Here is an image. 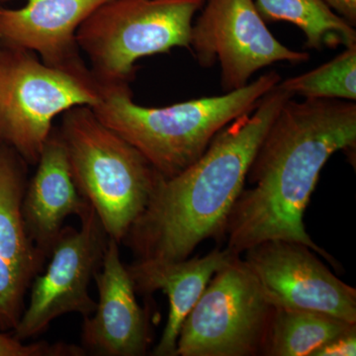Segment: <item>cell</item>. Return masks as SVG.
Listing matches in <instances>:
<instances>
[{"mask_svg":"<svg viewBox=\"0 0 356 356\" xmlns=\"http://www.w3.org/2000/svg\"><path fill=\"white\" fill-rule=\"evenodd\" d=\"M356 147V104L290 98L278 112L250 163L227 222L228 248L240 255L266 241L303 243L332 261L308 235L304 213L332 154Z\"/></svg>","mask_w":356,"mask_h":356,"instance_id":"6da1fadb","label":"cell"},{"mask_svg":"<svg viewBox=\"0 0 356 356\" xmlns=\"http://www.w3.org/2000/svg\"><path fill=\"white\" fill-rule=\"evenodd\" d=\"M293 97L277 84L252 111L222 128L197 161L175 177L161 175L123 241L137 259L182 261L203 241L225 233L262 139Z\"/></svg>","mask_w":356,"mask_h":356,"instance_id":"7a4b0ae2","label":"cell"},{"mask_svg":"<svg viewBox=\"0 0 356 356\" xmlns=\"http://www.w3.org/2000/svg\"><path fill=\"white\" fill-rule=\"evenodd\" d=\"M281 81L275 70L219 96H207L165 107L134 102L129 84L102 86L92 107L102 123L135 147L163 177H172L197 161L222 128L252 111Z\"/></svg>","mask_w":356,"mask_h":356,"instance_id":"3957f363","label":"cell"},{"mask_svg":"<svg viewBox=\"0 0 356 356\" xmlns=\"http://www.w3.org/2000/svg\"><path fill=\"white\" fill-rule=\"evenodd\" d=\"M58 131L79 193L95 211L109 238L123 242L146 209L161 175L91 107L65 112Z\"/></svg>","mask_w":356,"mask_h":356,"instance_id":"277c9868","label":"cell"},{"mask_svg":"<svg viewBox=\"0 0 356 356\" xmlns=\"http://www.w3.org/2000/svg\"><path fill=\"white\" fill-rule=\"evenodd\" d=\"M205 0H108L76 33L79 50L102 86L129 84L140 58L189 49L194 16Z\"/></svg>","mask_w":356,"mask_h":356,"instance_id":"5b68a950","label":"cell"},{"mask_svg":"<svg viewBox=\"0 0 356 356\" xmlns=\"http://www.w3.org/2000/svg\"><path fill=\"white\" fill-rule=\"evenodd\" d=\"M102 88L92 74L44 64L30 51L0 49V142L37 165L58 115L95 107Z\"/></svg>","mask_w":356,"mask_h":356,"instance_id":"8992f818","label":"cell"},{"mask_svg":"<svg viewBox=\"0 0 356 356\" xmlns=\"http://www.w3.org/2000/svg\"><path fill=\"white\" fill-rule=\"evenodd\" d=\"M273 306L235 255L211 278L185 318L177 356L262 355Z\"/></svg>","mask_w":356,"mask_h":356,"instance_id":"52a82bcc","label":"cell"},{"mask_svg":"<svg viewBox=\"0 0 356 356\" xmlns=\"http://www.w3.org/2000/svg\"><path fill=\"white\" fill-rule=\"evenodd\" d=\"M201 9L192 25L189 49L202 67L220 63L227 92L247 86L255 72L275 63L300 64L310 58L273 36L254 0H205Z\"/></svg>","mask_w":356,"mask_h":356,"instance_id":"ba28073f","label":"cell"},{"mask_svg":"<svg viewBox=\"0 0 356 356\" xmlns=\"http://www.w3.org/2000/svg\"><path fill=\"white\" fill-rule=\"evenodd\" d=\"M81 222L79 229L64 227L46 271L33 280L29 302L13 330L21 341L39 336L67 314L84 318L95 312L88 288L102 267L109 236L91 206Z\"/></svg>","mask_w":356,"mask_h":356,"instance_id":"9c48e42d","label":"cell"},{"mask_svg":"<svg viewBox=\"0 0 356 356\" xmlns=\"http://www.w3.org/2000/svg\"><path fill=\"white\" fill-rule=\"evenodd\" d=\"M243 259L276 308L317 312L356 324V290L332 274L303 243L266 241Z\"/></svg>","mask_w":356,"mask_h":356,"instance_id":"30bf717a","label":"cell"},{"mask_svg":"<svg viewBox=\"0 0 356 356\" xmlns=\"http://www.w3.org/2000/svg\"><path fill=\"white\" fill-rule=\"evenodd\" d=\"M99 300L83 318L81 343L98 356H142L151 343L146 311L138 303L135 286L123 264L119 243L109 238L102 267L95 273Z\"/></svg>","mask_w":356,"mask_h":356,"instance_id":"8fae6325","label":"cell"},{"mask_svg":"<svg viewBox=\"0 0 356 356\" xmlns=\"http://www.w3.org/2000/svg\"><path fill=\"white\" fill-rule=\"evenodd\" d=\"M13 1L4 0L3 2ZM20 8L0 7V43L38 56L51 67L91 74L81 58L76 33L108 0H24Z\"/></svg>","mask_w":356,"mask_h":356,"instance_id":"7c38bea8","label":"cell"},{"mask_svg":"<svg viewBox=\"0 0 356 356\" xmlns=\"http://www.w3.org/2000/svg\"><path fill=\"white\" fill-rule=\"evenodd\" d=\"M37 170L26 185L22 217L26 232L37 250L50 257L67 217L81 219L89 203L77 189L58 129L53 128L37 163Z\"/></svg>","mask_w":356,"mask_h":356,"instance_id":"4fadbf2b","label":"cell"},{"mask_svg":"<svg viewBox=\"0 0 356 356\" xmlns=\"http://www.w3.org/2000/svg\"><path fill=\"white\" fill-rule=\"evenodd\" d=\"M235 255L226 248L215 250L203 257L182 261L137 259L127 266L136 291L151 294L165 293L170 311L165 330L153 351L156 356H177L180 329L189 312L218 270Z\"/></svg>","mask_w":356,"mask_h":356,"instance_id":"5bb4252c","label":"cell"},{"mask_svg":"<svg viewBox=\"0 0 356 356\" xmlns=\"http://www.w3.org/2000/svg\"><path fill=\"white\" fill-rule=\"evenodd\" d=\"M25 165L11 147L0 142V257L32 283L46 257L30 240L23 222Z\"/></svg>","mask_w":356,"mask_h":356,"instance_id":"9a60e30c","label":"cell"},{"mask_svg":"<svg viewBox=\"0 0 356 356\" xmlns=\"http://www.w3.org/2000/svg\"><path fill=\"white\" fill-rule=\"evenodd\" d=\"M355 329L356 324L325 314L273 307L262 355L313 356L325 343Z\"/></svg>","mask_w":356,"mask_h":356,"instance_id":"2e32d148","label":"cell"},{"mask_svg":"<svg viewBox=\"0 0 356 356\" xmlns=\"http://www.w3.org/2000/svg\"><path fill=\"white\" fill-rule=\"evenodd\" d=\"M254 4L264 21H285L298 27L312 50L356 44L355 27L322 0H257Z\"/></svg>","mask_w":356,"mask_h":356,"instance_id":"e0dca14e","label":"cell"},{"mask_svg":"<svg viewBox=\"0 0 356 356\" xmlns=\"http://www.w3.org/2000/svg\"><path fill=\"white\" fill-rule=\"evenodd\" d=\"M280 88L305 99L356 100V44L330 62L300 76L280 81Z\"/></svg>","mask_w":356,"mask_h":356,"instance_id":"ac0fdd59","label":"cell"},{"mask_svg":"<svg viewBox=\"0 0 356 356\" xmlns=\"http://www.w3.org/2000/svg\"><path fill=\"white\" fill-rule=\"evenodd\" d=\"M31 282L8 262L0 259V331L15 329L25 308V295Z\"/></svg>","mask_w":356,"mask_h":356,"instance_id":"d6986e66","label":"cell"},{"mask_svg":"<svg viewBox=\"0 0 356 356\" xmlns=\"http://www.w3.org/2000/svg\"><path fill=\"white\" fill-rule=\"evenodd\" d=\"M83 346L65 343L36 341L25 344L15 336L0 331V356H84Z\"/></svg>","mask_w":356,"mask_h":356,"instance_id":"ffe728a7","label":"cell"},{"mask_svg":"<svg viewBox=\"0 0 356 356\" xmlns=\"http://www.w3.org/2000/svg\"><path fill=\"white\" fill-rule=\"evenodd\" d=\"M355 353L356 329L334 337L316 350L313 356H355Z\"/></svg>","mask_w":356,"mask_h":356,"instance_id":"44dd1931","label":"cell"},{"mask_svg":"<svg viewBox=\"0 0 356 356\" xmlns=\"http://www.w3.org/2000/svg\"><path fill=\"white\" fill-rule=\"evenodd\" d=\"M337 15L348 21L353 27L356 26V0H322Z\"/></svg>","mask_w":356,"mask_h":356,"instance_id":"7402d4cb","label":"cell"},{"mask_svg":"<svg viewBox=\"0 0 356 356\" xmlns=\"http://www.w3.org/2000/svg\"><path fill=\"white\" fill-rule=\"evenodd\" d=\"M4 0H0V4L3 3Z\"/></svg>","mask_w":356,"mask_h":356,"instance_id":"603a6c76","label":"cell"}]
</instances>
